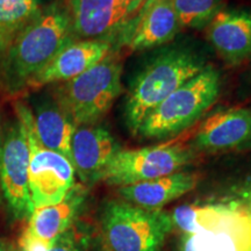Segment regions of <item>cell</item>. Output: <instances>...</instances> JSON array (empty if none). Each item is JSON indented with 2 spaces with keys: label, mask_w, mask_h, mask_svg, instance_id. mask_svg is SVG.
<instances>
[{
  "label": "cell",
  "mask_w": 251,
  "mask_h": 251,
  "mask_svg": "<svg viewBox=\"0 0 251 251\" xmlns=\"http://www.w3.org/2000/svg\"><path fill=\"white\" fill-rule=\"evenodd\" d=\"M1 144H2V135H1V129H0V150H1Z\"/></svg>",
  "instance_id": "cell-24"
},
{
  "label": "cell",
  "mask_w": 251,
  "mask_h": 251,
  "mask_svg": "<svg viewBox=\"0 0 251 251\" xmlns=\"http://www.w3.org/2000/svg\"><path fill=\"white\" fill-rule=\"evenodd\" d=\"M174 229L170 214L141 208L125 200H113L101 216L105 251H158Z\"/></svg>",
  "instance_id": "cell-5"
},
{
  "label": "cell",
  "mask_w": 251,
  "mask_h": 251,
  "mask_svg": "<svg viewBox=\"0 0 251 251\" xmlns=\"http://www.w3.org/2000/svg\"><path fill=\"white\" fill-rule=\"evenodd\" d=\"M179 251H251V215L230 203L219 225L196 234H184Z\"/></svg>",
  "instance_id": "cell-14"
},
{
  "label": "cell",
  "mask_w": 251,
  "mask_h": 251,
  "mask_svg": "<svg viewBox=\"0 0 251 251\" xmlns=\"http://www.w3.org/2000/svg\"><path fill=\"white\" fill-rule=\"evenodd\" d=\"M207 39L220 58L231 67L251 61V14L220 11L207 26Z\"/></svg>",
  "instance_id": "cell-15"
},
{
  "label": "cell",
  "mask_w": 251,
  "mask_h": 251,
  "mask_svg": "<svg viewBox=\"0 0 251 251\" xmlns=\"http://www.w3.org/2000/svg\"><path fill=\"white\" fill-rule=\"evenodd\" d=\"M48 251H81V249L74 233L67 230Z\"/></svg>",
  "instance_id": "cell-22"
},
{
  "label": "cell",
  "mask_w": 251,
  "mask_h": 251,
  "mask_svg": "<svg viewBox=\"0 0 251 251\" xmlns=\"http://www.w3.org/2000/svg\"><path fill=\"white\" fill-rule=\"evenodd\" d=\"M146 0H69L68 12L76 40H108L121 33Z\"/></svg>",
  "instance_id": "cell-8"
},
{
  "label": "cell",
  "mask_w": 251,
  "mask_h": 251,
  "mask_svg": "<svg viewBox=\"0 0 251 251\" xmlns=\"http://www.w3.org/2000/svg\"><path fill=\"white\" fill-rule=\"evenodd\" d=\"M0 251H6V250L4 249V248H1V247H0Z\"/></svg>",
  "instance_id": "cell-25"
},
{
  "label": "cell",
  "mask_w": 251,
  "mask_h": 251,
  "mask_svg": "<svg viewBox=\"0 0 251 251\" xmlns=\"http://www.w3.org/2000/svg\"><path fill=\"white\" fill-rule=\"evenodd\" d=\"M79 199L71 192L62 202L34 208L19 240L23 251H48L70 228Z\"/></svg>",
  "instance_id": "cell-16"
},
{
  "label": "cell",
  "mask_w": 251,
  "mask_h": 251,
  "mask_svg": "<svg viewBox=\"0 0 251 251\" xmlns=\"http://www.w3.org/2000/svg\"><path fill=\"white\" fill-rule=\"evenodd\" d=\"M207 67L205 58L188 48L169 49L157 55L135 78L126 100L125 120L130 133L137 136L153 109Z\"/></svg>",
  "instance_id": "cell-2"
},
{
  "label": "cell",
  "mask_w": 251,
  "mask_h": 251,
  "mask_svg": "<svg viewBox=\"0 0 251 251\" xmlns=\"http://www.w3.org/2000/svg\"><path fill=\"white\" fill-rule=\"evenodd\" d=\"M15 109L29 146L28 184L34 208L62 202L74 188V165L67 157L41 146L35 134L30 108L19 102Z\"/></svg>",
  "instance_id": "cell-6"
},
{
  "label": "cell",
  "mask_w": 251,
  "mask_h": 251,
  "mask_svg": "<svg viewBox=\"0 0 251 251\" xmlns=\"http://www.w3.org/2000/svg\"><path fill=\"white\" fill-rule=\"evenodd\" d=\"M74 41L67 6L54 5L40 13L6 50L1 68L5 85L11 91L24 89L30 77Z\"/></svg>",
  "instance_id": "cell-1"
},
{
  "label": "cell",
  "mask_w": 251,
  "mask_h": 251,
  "mask_svg": "<svg viewBox=\"0 0 251 251\" xmlns=\"http://www.w3.org/2000/svg\"><path fill=\"white\" fill-rule=\"evenodd\" d=\"M112 41L76 40L64 47L45 68L26 81L24 89L39 90L55 83H65L79 76L113 51Z\"/></svg>",
  "instance_id": "cell-11"
},
{
  "label": "cell",
  "mask_w": 251,
  "mask_h": 251,
  "mask_svg": "<svg viewBox=\"0 0 251 251\" xmlns=\"http://www.w3.org/2000/svg\"><path fill=\"white\" fill-rule=\"evenodd\" d=\"M34 128L40 144L67 157L72 164L71 139L76 126L57 101L46 100L35 106Z\"/></svg>",
  "instance_id": "cell-18"
},
{
  "label": "cell",
  "mask_w": 251,
  "mask_h": 251,
  "mask_svg": "<svg viewBox=\"0 0 251 251\" xmlns=\"http://www.w3.org/2000/svg\"><path fill=\"white\" fill-rule=\"evenodd\" d=\"M235 205H237L240 208H242L243 211L251 215V181L241 191L240 200Z\"/></svg>",
  "instance_id": "cell-23"
},
{
  "label": "cell",
  "mask_w": 251,
  "mask_h": 251,
  "mask_svg": "<svg viewBox=\"0 0 251 251\" xmlns=\"http://www.w3.org/2000/svg\"><path fill=\"white\" fill-rule=\"evenodd\" d=\"M225 0H171L180 27L202 29L222 11Z\"/></svg>",
  "instance_id": "cell-21"
},
{
  "label": "cell",
  "mask_w": 251,
  "mask_h": 251,
  "mask_svg": "<svg viewBox=\"0 0 251 251\" xmlns=\"http://www.w3.org/2000/svg\"><path fill=\"white\" fill-rule=\"evenodd\" d=\"M198 180L196 174L178 171L151 180L121 186L118 192L125 201L131 205L156 211L194 190Z\"/></svg>",
  "instance_id": "cell-17"
},
{
  "label": "cell",
  "mask_w": 251,
  "mask_h": 251,
  "mask_svg": "<svg viewBox=\"0 0 251 251\" xmlns=\"http://www.w3.org/2000/svg\"><path fill=\"white\" fill-rule=\"evenodd\" d=\"M230 205H183L176 207L170 214L172 227L184 234L208 230L221 222Z\"/></svg>",
  "instance_id": "cell-20"
},
{
  "label": "cell",
  "mask_w": 251,
  "mask_h": 251,
  "mask_svg": "<svg viewBox=\"0 0 251 251\" xmlns=\"http://www.w3.org/2000/svg\"><path fill=\"white\" fill-rule=\"evenodd\" d=\"M180 28L171 0H146L118 35V46L128 51L152 49L174 40Z\"/></svg>",
  "instance_id": "cell-10"
},
{
  "label": "cell",
  "mask_w": 251,
  "mask_h": 251,
  "mask_svg": "<svg viewBox=\"0 0 251 251\" xmlns=\"http://www.w3.org/2000/svg\"><path fill=\"white\" fill-rule=\"evenodd\" d=\"M29 146L20 121L12 124L2 136L0 150V181L4 196L15 218H29L34 211L31 203L28 170Z\"/></svg>",
  "instance_id": "cell-9"
},
{
  "label": "cell",
  "mask_w": 251,
  "mask_h": 251,
  "mask_svg": "<svg viewBox=\"0 0 251 251\" xmlns=\"http://www.w3.org/2000/svg\"><path fill=\"white\" fill-rule=\"evenodd\" d=\"M121 148L105 128L96 125L77 126L71 139L75 172L84 183L101 180L113 156Z\"/></svg>",
  "instance_id": "cell-13"
},
{
  "label": "cell",
  "mask_w": 251,
  "mask_h": 251,
  "mask_svg": "<svg viewBox=\"0 0 251 251\" xmlns=\"http://www.w3.org/2000/svg\"><path fill=\"white\" fill-rule=\"evenodd\" d=\"M35 0H0V51L40 15Z\"/></svg>",
  "instance_id": "cell-19"
},
{
  "label": "cell",
  "mask_w": 251,
  "mask_h": 251,
  "mask_svg": "<svg viewBox=\"0 0 251 251\" xmlns=\"http://www.w3.org/2000/svg\"><path fill=\"white\" fill-rule=\"evenodd\" d=\"M220 91V72L208 65L163 100L143 121L137 135L147 140H164L180 134L205 115Z\"/></svg>",
  "instance_id": "cell-3"
},
{
  "label": "cell",
  "mask_w": 251,
  "mask_h": 251,
  "mask_svg": "<svg viewBox=\"0 0 251 251\" xmlns=\"http://www.w3.org/2000/svg\"><path fill=\"white\" fill-rule=\"evenodd\" d=\"M251 147V109L233 108L215 113L198 129L194 151L226 152Z\"/></svg>",
  "instance_id": "cell-12"
},
{
  "label": "cell",
  "mask_w": 251,
  "mask_h": 251,
  "mask_svg": "<svg viewBox=\"0 0 251 251\" xmlns=\"http://www.w3.org/2000/svg\"><path fill=\"white\" fill-rule=\"evenodd\" d=\"M122 59L118 51L59 85L56 101L75 126L96 125L120 96Z\"/></svg>",
  "instance_id": "cell-4"
},
{
  "label": "cell",
  "mask_w": 251,
  "mask_h": 251,
  "mask_svg": "<svg viewBox=\"0 0 251 251\" xmlns=\"http://www.w3.org/2000/svg\"><path fill=\"white\" fill-rule=\"evenodd\" d=\"M196 151L183 144H165L142 149H120L113 156L101 180L114 186L151 180L181 171L194 159Z\"/></svg>",
  "instance_id": "cell-7"
}]
</instances>
